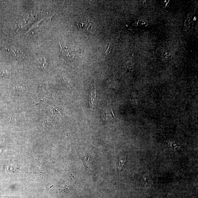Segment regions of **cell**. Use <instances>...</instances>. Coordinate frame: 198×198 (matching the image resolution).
<instances>
[{"label": "cell", "mask_w": 198, "mask_h": 198, "mask_svg": "<svg viewBox=\"0 0 198 198\" xmlns=\"http://www.w3.org/2000/svg\"><path fill=\"white\" fill-rule=\"evenodd\" d=\"M144 180H145V182H146V184H149V185H151L152 184L153 180L152 178L151 177V176H146V177L144 178Z\"/></svg>", "instance_id": "cell-7"}, {"label": "cell", "mask_w": 198, "mask_h": 198, "mask_svg": "<svg viewBox=\"0 0 198 198\" xmlns=\"http://www.w3.org/2000/svg\"><path fill=\"white\" fill-rule=\"evenodd\" d=\"M104 117L106 120H109V118H114V116L113 115V113L112 110L111 109H108L106 110L105 112H104Z\"/></svg>", "instance_id": "cell-4"}, {"label": "cell", "mask_w": 198, "mask_h": 198, "mask_svg": "<svg viewBox=\"0 0 198 198\" xmlns=\"http://www.w3.org/2000/svg\"><path fill=\"white\" fill-rule=\"evenodd\" d=\"M10 51L13 56L18 59H23L25 57V53L19 48L12 47L10 49Z\"/></svg>", "instance_id": "cell-1"}, {"label": "cell", "mask_w": 198, "mask_h": 198, "mask_svg": "<svg viewBox=\"0 0 198 198\" xmlns=\"http://www.w3.org/2000/svg\"><path fill=\"white\" fill-rule=\"evenodd\" d=\"M169 144L170 146L171 147L173 148L174 149H176L177 147H178V145H177V144H175V143H174L173 142H170Z\"/></svg>", "instance_id": "cell-9"}, {"label": "cell", "mask_w": 198, "mask_h": 198, "mask_svg": "<svg viewBox=\"0 0 198 198\" xmlns=\"http://www.w3.org/2000/svg\"><path fill=\"white\" fill-rule=\"evenodd\" d=\"M2 148H1V147H0V152H2Z\"/></svg>", "instance_id": "cell-10"}, {"label": "cell", "mask_w": 198, "mask_h": 198, "mask_svg": "<svg viewBox=\"0 0 198 198\" xmlns=\"http://www.w3.org/2000/svg\"><path fill=\"white\" fill-rule=\"evenodd\" d=\"M37 60L39 66L42 69L45 67L46 66V61L44 55L39 54L37 56Z\"/></svg>", "instance_id": "cell-2"}, {"label": "cell", "mask_w": 198, "mask_h": 198, "mask_svg": "<svg viewBox=\"0 0 198 198\" xmlns=\"http://www.w3.org/2000/svg\"><path fill=\"white\" fill-rule=\"evenodd\" d=\"M112 49V47H111V46H110V45H109V44L107 48V49L106 50V51L105 52V54L107 55V56L108 54H109L110 53V51H111Z\"/></svg>", "instance_id": "cell-8"}, {"label": "cell", "mask_w": 198, "mask_h": 198, "mask_svg": "<svg viewBox=\"0 0 198 198\" xmlns=\"http://www.w3.org/2000/svg\"><path fill=\"white\" fill-rule=\"evenodd\" d=\"M125 160H126V158L124 156H123L120 157V161H119V170H121L123 168L124 163H125Z\"/></svg>", "instance_id": "cell-5"}, {"label": "cell", "mask_w": 198, "mask_h": 198, "mask_svg": "<svg viewBox=\"0 0 198 198\" xmlns=\"http://www.w3.org/2000/svg\"><path fill=\"white\" fill-rule=\"evenodd\" d=\"M96 95L95 90H93L89 96V105L91 108H93V107L94 102L95 99Z\"/></svg>", "instance_id": "cell-3"}, {"label": "cell", "mask_w": 198, "mask_h": 198, "mask_svg": "<svg viewBox=\"0 0 198 198\" xmlns=\"http://www.w3.org/2000/svg\"><path fill=\"white\" fill-rule=\"evenodd\" d=\"M10 73L8 71L3 69H0V76L2 77H6L9 76Z\"/></svg>", "instance_id": "cell-6"}]
</instances>
